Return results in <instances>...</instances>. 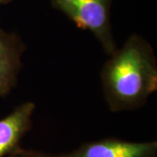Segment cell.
<instances>
[{
    "label": "cell",
    "instance_id": "1",
    "mask_svg": "<svg viewBox=\"0 0 157 157\" xmlns=\"http://www.w3.org/2000/svg\"><path fill=\"white\" fill-rule=\"evenodd\" d=\"M101 79L110 111L143 107L157 90V59L151 44L139 34H131L105 62Z\"/></svg>",
    "mask_w": 157,
    "mask_h": 157
},
{
    "label": "cell",
    "instance_id": "2",
    "mask_svg": "<svg viewBox=\"0 0 157 157\" xmlns=\"http://www.w3.org/2000/svg\"><path fill=\"white\" fill-rule=\"evenodd\" d=\"M112 3L113 0H51L52 6L78 28L93 34L109 56L117 49L111 24Z\"/></svg>",
    "mask_w": 157,
    "mask_h": 157
},
{
    "label": "cell",
    "instance_id": "3",
    "mask_svg": "<svg viewBox=\"0 0 157 157\" xmlns=\"http://www.w3.org/2000/svg\"><path fill=\"white\" fill-rule=\"evenodd\" d=\"M8 157H157V142H134L115 137L86 142L64 154H47L20 146Z\"/></svg>",
    "mask_w": 157,
    "mask_h": 157
},
{
    "label": "cell",
    "instance_id": "4",
    "mask_svg": "<svg viewBox=\"0 0 157 157\" xmlns=\"http://www.w3.org/2000/svg\"><path fill=\"white\" fill-rule=\"evenodd\" d=\"M26 44L21 36L0 27V97H6L17 86L23 68Z\"/></svg>",
    "mask_w": 157,
    "mask_h": 157
},
{
    "label": "cell",
    "instance_id": "5",
    "mask_svg": "<svg viewBox=\"0 0 157 157\" xmlns=\"http://www.w3.org/2000/svg\"><path fill=\"white\" fill-rule=\"evenodd\" d=\"M36 105L26 101L0 120V157H8L20 147L23 138L33 128Z\"/></svg>",
    "mask_w": 157,
    "mask_h": 157
},
{
    "label": "cell",
    "instance_id": "6",
    "mask_svg": "<svg viewBox=\"0 0 157 157\" xmlns=\"http://www.w3.org/2000/svg\"><path fill=\"white\" fill-rule=\"evenodd\" d=\"M12 1H14V0H0V6L9 4V3H11V2H12Z\"/></svg>",
    "mask_w": 157,
    "mask_h": 157
}]
</instances>
